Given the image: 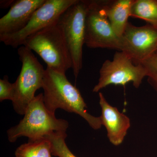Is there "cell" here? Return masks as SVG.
Masks as SVG:
<instances>
[{
    "mask_svg": "<svg viewBox=\"0 0 157 157\" xmlns=\"http://www.w3.org/2000/svg\"><path fill=\"white\" fill-rule=\"evenodd\" d=\"M42 89L43 101L45 107L55 114L58 109L80 116L94 130L102 126L101 117H96L87 111V105L79 90L67 78L66 73L46 68Z\"/></svg>",
    "mask_w": 157,
    "mask_h": 157,
    "instance_id": "6da1fadb",
    "label": "cell"
},
{
    "mask_svg": "<svg viewBox=\"0 0 157 157\" xmlns=\"http://www.w3.org/2000/svg\"><path fill=\"white\" fill-rule=\"evenodd\" d=\"M68 121L58 119L45 107L43 93L39 94L29 104L19 123L7 131L8 140L14 143L20 137H27L29 140L43 138L55 132H67Z\"/></svg>",
    "mask_w": 157,
    "mask_h": 157,
    "instance_id": "7a4b0ae2",
    "label": "cell"
},
{
    "mask_svg": "<svg viewBox=\"0 0 157 157\" xmlns=\"http://www.w3.org/2000/svg\"><path fill=\"white\" fill-rule=\"evenodd\" d=\"M22 45L41 57L48 69L66 73L72 68L70 52L63 33L57 24L29 37Z\"/></svg>",
    "mask_w": 157,
    "mask_h": 157,
    "instance_id": "3957f363",
    "label": "cell"
},
{
    "mask_svg": "<svg viewBox=\"0 0 157 157\" xmlns=\"http://www.w3.org/2000/svg\"><path fill=\"white\" fill-rule=\"evenodd\" d=\"M21 70L14 82L15 94L12 102L15 112L24 115L29 104L35 98L37 90L42 88L45 69L33 51L22 45L17 49Z\"/></svg>",
    "mask_w": 157,
    "mask_h": 157,
    "instance_id": "277c9868",
    "label": "cell"
},
{
    "mask_svg": "<svg viewBox=\"0 0 157 157\" xmlns=\"http://www.w3.org/2000/svg\"><path fill=\"white\" fill-rule=\"evenodd\" d=\"M106 1H86L85 44L90 48L123 51L122 38L116 34L107 17Z\"/></svg>",
    "mask_w": 157,
    "mask_h": 157,
    "instance_id": "5b68a950",
    "label": "cell"
},
{
    "mask_svg": "<svg viewBox=\"0 0 157 157\" xmlns=\"http://www.w3.org/2000/svg\"><path fill=\"white\" fill-rule=\"evenodd\" d=\"M86 9V1L77 0L61 15L57 23L63 33L70 52L72 69L76 79L82 67Z\"/></svg>",
    "mask_w": 157,
    "mask_h": 157,
    "instance_id": "8992f818",
    "label": "cell"
},
{
    "mask_svg": "<svg viewBox=\"0 0 157 157\" xmlns=\"http://www.w3.org/2000/svg\"><path fill=\"white\" fill-rule=\"evenodd\" d=\"M98 83L93 92L98 93L109 85L125 86L132 82L136 88L140 87L147 76L146 69L140 63L135 64L132 58L123 51L117 52L112 60L104 61L100 69Z\"/></svg>",
    "mask_w": 157,
    "mask_h": 157,
    "instance_id": "52a82bcc",
    "label": "cell"
},
{
    "mask_svg": "<svg viewBox=\"0 0 157 157\" xmlns=\"http://www.w3.org/2000/svg\"><path fill=\"white\" fill-rule=\"evenodd\" d=\"M77 0H46L35 11L25 27L15 33L1 35L0 41L16 48L22 46L29 37L44 29L56 25L64 12Z\"/></svg>",
    "mask_w": 157,
    "mask_h": 157,
    "instance_id": "ba28073f",
    "label": "cell"
},
{
    "mask_svg": "<svg viewBox=\"0 0 157 157\" xmlns=\"http://www.w3.org/2000/svg\"><path fill=\"white\" fill-rule=\"evenodd\" d=\"M124 52L138 64L157 51V28L147 24L137 27L128 23L122 36Z\"/></svg>",
    "mask_w": 157,
    "mask_h": 157,
    "instance_id": "9c48e42d",
    "label": "cell"
},
{
    "mask_svg": "<svg viewBox=\"0 0 157 157\" xmlns=\"http://www.w3.org/2000/svg\"><path fill=\"white\" fill-rule=\"evenodd\" d=\"M45 1H15L8 13L0 19V36L15 33L21 30Z\"/></svg>",
    "mask_w": 157,
    "mask_h": 157,
    "instance_id": "30bf717a",
    "label": "cell"
},
{
    "mask_svg": "<svg viewBox=\"0 0 157 157\" xmlns=\"http://www.w3.org/2000/svg\"><path fill=\"white\" fill-rule=\"evenodd\" d=\"M99 98L102 125L106 128L109 142L118 146L123 143L126 136L131 127V121L127 115L110 105L102 93H99Z\"/></svg>",
    "mask_w": 157,
    "mask_h": 157,
    "instance_id": "8fae6325",
    "label": "cell"
},
{
    "mask_svg": "<svg viewBox=\"0 0 157 157\" xmlns=\"http://www.w3.org/2000/svg\"><path fill=\"white\" fill-rule=\"evenodd\" d=\"M134 0L106 1V12L113 30L119 37L123 35L130 17Z\"/></svg>",
    "mask_w": 157,
    "mask_h": 157,
    "instance_id": "7c38bea8",
    "label": "cell"
},
{
    "mask_svg": "<svg viewBox=\"0 0 157 157\" xmlns=\"http://www.w3.org/2000/svg\"><path fill=\"white\" fill-rule=\"evenodd\" d=\"M14 155L15 157H52L51 144L44 137L29 140L17 147Z\"/></svg>",
    "mask_w": 157,
    "mask_h": 157,
    "instance_id": "4fadbf2b",
    "label": "cell"
},
{
    "mask_svg": "<svg viewBox=\"0 0 157 157\" xmlns=\"http://www.w3.org/2000/svg\"><path fill=\"white\" fill-rule=\"evenodd\" d=\"M130 17L144 20L157 28V0H134Z\"/></svg>",
    "mask_w": 157,
    "mask_h": 157,
    "instance_id": "5bb4252c",
    "label": "cell"
},
{
    "mask_svg": "<svg viewBox=\"0 0 157 157\" xmlns=\"http://www.w3.org/2000/svg\"><path fill=\"white\" fill-rule=\"evenodd\" d=\"M67 137L66 132H55L45 136L51 146L52 155L57 157H77L68 147L66 142Z\"/></svg>",
    "mask_w": 157,
    "mask_h": 157,
    "instance_id": "9a60e30c",
    "label": "cell"
},
{
    "mask_svg": "<svg viewBox=\"0 0 157 157\" xmlns=\"http://www.w3.org/2000/svg\"><path fill=\"white\" fill-rule=\"evenodd\" d=\"M139 63L146 69L147 81L157 92V51Z\"/></svg>",
    "mask_w": 157,
    "mask_h": 157,
    "instance_id": "2e32d148",
    "label": "cell"
},
{
    "mask_svg": "<svg viewBox=\"0 0 157 157\" xmlns=\"http://www.w3.org/2000/svg\"><path fill=\"white\" fill-rule=\"evenodd\" d=\"M15 94V84L9 81V77L7 75L4 76L3 79H0V101L10 100L12 101Z\"/></svg>",
    "mask_w": 157,
    "mask_h": 157,
    "instance_id": "e0dca14e",
    "label": "cell"
},
{
    "mask_svg": "<svg viewBox=\"0 0 157 157\" xmlns=\"http://www.w3.org/2000/svg\"><path fill=\"white\" fill-rule=\"evenodd\" d=\"M15 1L13 0H2L0 1V6L1 9H7L11 7Z\"/></svg>",
    "mask_w": 157,
    "mask_h": 157,
    "instance_id": "ac0fdd59",
    "label": "cell"
}]
</instances>
